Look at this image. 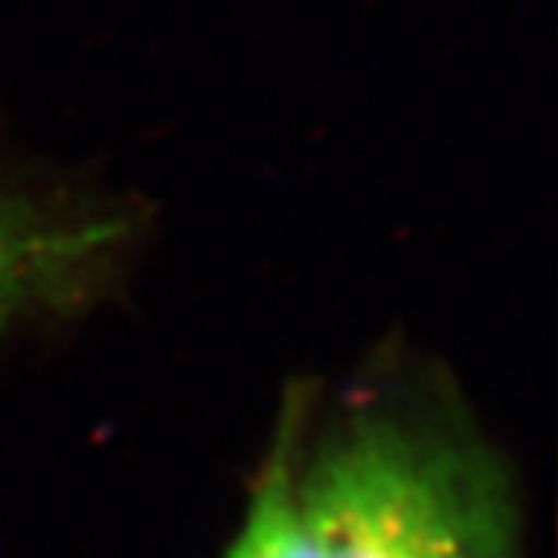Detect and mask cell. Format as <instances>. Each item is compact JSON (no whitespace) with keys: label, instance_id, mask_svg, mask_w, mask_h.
I'll return each instance as SVG.
<instances>
[{"label":"cell","instance_id":"cell-1","mask_svg":"<svg viewBox=\"0 0 558 558\" xmlns=\"http://www.w3.org/2000/svg\"><path fill=\"white\" fill-rule=\"evenodd\" d=\"M295 490L319 558H515V512L497 472L400 418L348 422Z\"/></svg>","mask_w":558,"mask_h":558},{"label":"cell","instance_id":"cell-2","mask_svg":"<svg viewBox=\"0 0 558 558\" xmlns=\"http://www.w3.org/2000/svg\"><path fill=\"white\" fill-rule=\"evenodd\" d=\"M121 236L112 215L53 199L0 168V332L78 299Z\"/></svg>","mask_w":558,"mask_h":558},{"label":"cell","instance_id":"cell-3","mask_svg":"<svg viewBox=\"0 0 558 558\" xmlns=\"http://www.w3.org/2000/svg\"><path fill=\"white\" fill-rule=\"evenodd\" d=\"M223 558H319L301 512L295 469L277 459L260 481L240 534Z\"/></svg>","mask_w":558,"mask_h":558}]
</instances>
